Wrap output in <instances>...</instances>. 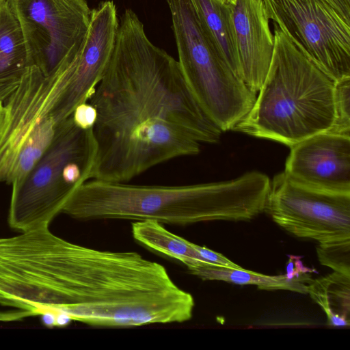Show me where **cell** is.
Returning a JSON list of instances; mask_svg holds the SVG:
<instances>
[{"instance_id":"f1b7e54d","label":"cell","mask_w":350,"mask_h":350,"mask_svg":"<svg viewBox=\"0 0 350 350\" xmlns=\"http://www.w3.org/2000/svg\"><path fill=\"white\" fill-rule=\"evenodd\" d=\"M4 100H5L0 99V134L3 128L5 117V109L3 105Z\"/></svg>"},{"instance_id":"3957f363","label":"cell","mask_w":350,"mask_h":350,"mask_svg":"<svg viewBox=\"0 0 350 350\" xmlns=\"http://www.w3.org/2000/svg\"><path fill=\"white\" fill-rule=\"evenodd\" d=\"M273 34L266 78L252 109L232 130L291 147L330 129L335 82L275 23Z\"/></svg>"},{"instance_id":"f546056e","label":"cell","mask_w":350,"mask_h":350,"mask_svg":"<svg viewBox=\"0 0 350 350\" xmlns=\"http://www.w3.org/2000/svg\"><path fill=\"white\" fill-rule=\"evenodd\" d=\"M222 2H226V3H228L231 5H234L235 2H236V0H220Z\"/></svg>"},{"instance_id":"ba28073f","label":"cell","mask_w":350,"mask_h":350,"mask_svg":"<svg viewBox=\"0 0 350 350\" xmlns=\"http://www.w3.org/2000/svg\"><path fill=\"white\" fill-rule=\"evenodd\" d=\"M269 20L334 82L350 77V21L325 0H262Z\"/></svg>"},{"instance_id":"7a4b0ae2","label":"cell","mask_w":350,"mask_h":350,"mask_svg":"<svg viewBox=\"0 0 350 350\" xmlns=\"http://www.w3.org/2000/svg\"><path fill=\"white\" fill-rule=\"evenodd\" d=\"M270 185L266 174L256 171L227 181L178 186L90 179L74 189L62 213L81 221L152 220L182 226L247 221L264 212Z\"/></svg>"},{"instance_id":"cb8c5ba5","label":"cell","mask_w":350,"mask_h":350,"mask_svg":"<svg viewBox=\"0 0 350 350\" xmlns=\"http://www.w3.org/2000/svg\"><path fill=\"white\" fill-rule=\"evenodd\" d=\"M20 79L9 80L0 82V99L5 100L15 90Z\"/></svg>"},{"instance_id":"ffe728a7","label":"cell","mask_w":350,"mask_h":350,"mask_svg":"<svg viewBox=\"0 0 350 350\" xmlns=\"http://www.w3.org/2000/svg\"><path fill=\"white\" fill-rule=\"evenodd\" d=\"M334 120L327 131L350 136V77L334 83Z\"/></svg>"},{"instance_id":"4dcf8cb0","label":"cell","mask_w":350,"mask_h":350,"mask_svg":"<svg viewBox=\"0 0 350 350\" xmlns=\"http://www.w3.org/2000/svg\"><path fill=\"white\" fill-rule=\"evenodd\" d=\"M344 3L350 8V0H342Z\"/></svg>"},{"instance_id":"52a82bcc","label":"cell","mask_w":350,"mask_h":350,"mask_svg":"<svg viewBox=\"0 0 350 350\" xmlns=\"http://www.w3.org/2000/svg\"><path fill=\"white\" fill-rule=\"evenodd\" d=\"M22 31L29 66L44 75L68 65L88 33L87 0H8Z\"/></svg>"},{"instance_id":"4fadbf2b","label":"cell","mask_w":350,"mask_h":350,"mask_svg":"<svg viewBox=\"0 0 350 350\" xmlns=\"http://www.w3.org/2000/svg\"><path fill=\"white\" fill-rule=\"evenodd\" d=\"M233 18L241 77L257 93L267 75L274 50V34L262 0H236Z\"/></svg>"},{"instance_id":"277c9868","label":"cell","mask_w":350,"mask_h":350,"mask_svg":"<svg viewBox=\"0 0 350 350\" xmlns=\"http://www.w3.org/2000/svg\"><path fill=\"white\" fill-rule=\"evenodd\" d=\"M184 77L206 115L223 131L232 130L252 109L256 92L210 42L189 0H166Z\"/></svg>"},{"instance_id":"5bb4252c","label":"cell","mask_w":350,"mask_h":350,"mask_svg":"<svg viewBox=\"0 0 350 350\" xmlns=\"http://www.w3.org/2000/svg\"><path fill=\"white\" fill-rule=\"evenodd\" d=\"M204 33L241 78L233 5L220 0H189Z\"/></svg>"},{"instance_id":"5b68a950","label":"cell","mask_w":350,"mask_h":350,"mask_svg":"<svg viewBox=\"0 0 350 350\" xmlns=\"http://www.w3.org/2000/svg\"><path fill=\"white\" fill-rule=\"evenodd\" d=\"M70 245L49 227L0 238V305L35 316L63 308Z\"/></svg>"},{"instance_id":"83f0119b","label":"cell","mask_w":350,"mask_h":350,"mask_svg":"<svg viewBox=\"0 0 350 350\" xmlns=\"http://www.w3.org/2000/svg\"><path fill=\"white\" fill-rule=\"evenodd\" d=\"M55 312V311H54ZM56 312V322L55 327H64L67 326L72 321V319L69 315L62 312Z\"/></svg>"},{"instance_id":"9c48e42d","label":"cell","mask_w":350,"mask_h":350,"mask_svg":"<svg viewBox=\"0 0 350 350\" xmlns=\"http://www.w3.org/2000/svg\"><path fill=\"white\" fill-rule=\"evenodd\" d=\"M264 212L298 238L319 243L350 240V193L306 186L283 172L271 181Z\"/></svg>"},{"instance_id":"6da1fadb","label":"cell","mask_w":350,"mask_h":350,"mask_svg":"<svg viewBox=\"0 0 350 350\" xmlns=\"http://www.w3.org/2000/svg\"><path fill=\"white\" fill-rule=\"evenodd\" d=\"M92 129L91 179L127 182L170 159L198 154L222 131L206 115L179 63L148 38L131 9L120 18L105 72L88 101Z\"/></svg>"},{"instance_id":"1f68e13d","label":"cell","mask_w":350,"mask_h":350,"mask_svg":"<svg viewBox=\"0 0 350 350\" xmlns=\"http://www.w3.org/2000/svg\"><path fill=\"white\" fill-rule=\"evenodd\" d=\"M6 0H0V5H2Z\"/></svg>"},{"instance_id":"4316f807","label":"cell","mask_w":350,"mask_h":350,"mask_svg":"<svg viewBox=\"0 0 350 350\" xmlns=\"http://www.w3.org/2000/svg\"><path fill=\"white\" fill-rule=\"evenodd\" d=\"M40 316L41 321L44 326L52 328L55 327L56 312L51 310H46L42 311Z\"/></svg>"},{"instance_id":"d4e9b609","label":"cell","mask_w":350,"mask_h":350,"mask_svg":"<svg viewBox=\"0 0 350 350\" xmlns=\"http://www.w3.org/2000/svg\"><path fill=\"white\" fill-rule=\"evenodd\" d=\"M334 9L350 21V8L342 0H325Z\"/></svg>"},{"instance_id":"8992f818","label":"cell","mask_w":350,"mask_h":350,"mask_svg":"<svg viewBox=\"0 0 350 350\" xmlns=\"http://www.w3.org/2000/svg\"><path fill=\"white\" fill-rule=\"evenodd\" d=\"M94 158L92 129L79 128L71 116L57 124L49 148L21 185L12 189L10 226L21 232L49 227L77 188L66 181L65 167L71 162L93 166Z\"/></svg>"},{"instance_id":"ac0fdd59","label":"cell","mask_w":350,"mask_h":350,"mask_svg":"<svg viewBox=\"0 0 350 350\" xmlns=\"http://www.w3.org/2000/svg\"><path fill=\"white\" fill-rule=\"evenodd\" d=\"M28 67L22 31L6 0L0 5V82L20 79Z\"/></svg>"},{"instance_id":"7c38bea8","label":"cell","mask_w":350,"mask_h":350,"mask_svg":"<svg viewBox=\"0 0 350 350\" xmlns=\"http://www.w3.org/2000/svg\"><path fill=\"white\" fill-rule=\"evenodd\" d=\"M284 173L317 189L350 193V136L325 131L290 147Z\"/></svg>"},{"instance_id":"d6986e66","label":"cell","mask_w":350,"mask_h":350,"mask_svg":"<svg viewBox=\"0 0 350 350\" xmlns=\"http://www.w3.org/2000/svg\"><path fill=\"white\" fill-rule=\"evenodd\" d=\"M51 118L41 122L22 145L11 174L12 189L21 185L51 144L57 129Z\"/></svg>"},{"instance_id":"2e32d148","label":"cell","mask_w":350,"mask_h":350,"mask_svg":"<svg viewBox=\"0 0 350 350\" xmlns=\"http://www.w3.org/2000/svg\"><path fill=\"white\" fill-rule=\"evenodd\" d=\"M133 239L148 249L184 264L187 269L207 263L194 248L193 243L167 230L156 221H134L131 225Z\"/></svg>"},{"instance_id":"603a6c76","label":"cell","mask_w":350,"mask_h":350,"mask_svg":"<svg viewBox=\"0 0 350 350\" xmlns=\"http://www.w3.org/2000/svg\"><path fill=\"white\" fill-rule=\"evenodd\" d=\"M193 246L200 256L209 263L230 268L241 267L219 252L195 243Z\"/></svg>"},{"instance_id":"7402d4cb","label":"cell","mask_w":350,"mask_h":350,"mask_svg":"<svg viewBox=\"0 0 350 350\" xmlns=\"http://www.w3.org/2000/svg\"><path fill=\"white\" fill-rule=\"evenodd\" d=\"M75 124L84 130L92 129L97 118L95 107L89 102L79 105L71 115Z\"/></svg>"},{"instance_id":"30bf717a","label":"cell","mask_w":350,"mask_h":350,"mask_svg":"<svg viewBox=\"0 0 350 350\" xmlns=\"http://www.w3.org/2000/svg\"><path fill=\"white\" fill-rule=\"evenodd\" d=\"M67 85L59 68L44 75L29 66L15 90L4 100L5 117L0 134V181L8 184L17 154L28 136L51 112Z\"/></svg>"},{"instance_id":"44dd1931","label":"cell","mask_w":350,"mask_h":350,"mask_svg":"<svg viewBox=\"0 0 350 350\" xmlns=\"http://www.w3.org/2000/svg\"><path fill=\"white\" fill-rule=\"evenodd\" d=\"M317 254L321 265L350 276V240L319 243Z\"/></svg>"},{"instance_id":"484cf974","label":"cell","mask_w":350,"mask_h":350,"mask_svg":"<svg viewBox=\"0 0 350 350\" xmlns=\"http://www.w3.org/2000/svg\"><path fill=\"white\" fill-rule=\"evenodd\" d=\"M23 314L20 310L0 311V322H12L21 321Z\"/></svg>"},{"instance_id":"9a60e30c","label":"cell","mask_w":350,"mask_h":350,"mask_svg":"<svg viewBox=\"0 0 350 350\" xmlns=\"http://www.w3.org/2000/svg\"><path fill=\"white\" fill-rule=\"evenodd\" d=\"M191 274L204 280H218L239 285H254L265 291L286 290L307 294V284L312 280L309 273L288 278L286 274L268 275L246 270L206 264L188 269Z\"/></svg>"},{"instance_id":"8fae6325","label":"cell","mask_w":350,"mask_h":350,"mask_svg":"<svg viewBox=\"0 0 350 350\" xmlns=\"http://www.w3.org/2000/svg\"><path fill=\"white\" fill-rule=\"evenodd\" d=\"M119 26L114 2L107 0L91 10L83 43L66 67L68 83L53 107L50 118L57 125L80 104L88 102L101 80L111 58Z\"/></svg>"},{"instance_id":"e0dca14e","label":"cell","mask_w":350,"mask_h":350,"mask_svg":"<svg viewBox=\"0 0 350 350\" xmlns=\"http://www.w3.org/2000/svg\"><path fill=\"white\" fill-rule=\"evenodd\" d=\"M307 294L325 312L329 325L349 326L350 276L334 271L312 279L307 284Z\"/></svg>"}]
</instances>
